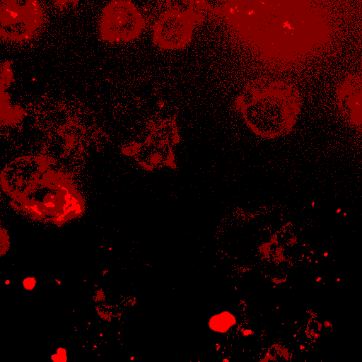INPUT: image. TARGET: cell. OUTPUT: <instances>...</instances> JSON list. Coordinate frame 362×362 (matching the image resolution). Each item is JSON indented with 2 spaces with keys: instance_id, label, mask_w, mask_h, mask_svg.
Returning <instances> with one entry per match:
<instances>
[{
  "instance_id": "3",
  "label": "cell",
  "mask_w": 362,
  "mask_h": 362,
  "mask_svg": "<svg viewBox=\"0 0 362 362\" xmlns=\"http://www.w3.org/2000/svg\"><path fill=\"white\" fill-rule=\"evenodd\" d=\"M145 21L135 5L129 0H115L103 9L100 36L108 42H128L142 33Z\"/></svg>"
},
{
  "instance_id": "6",
  "label": "cell",
  "mask_w": 362,
  "mask_h": 362,
  "mask_svg": "<svg viewBox=\"0 0 362 362\" xmlns=\"http://www.w3.org/2000/svg\"><path fill=\"white\" fill-rule=\"evenodd\" d=\"M235 324V317L229 312H222L214 315L209 320L211 329L219 333L226 332Z\"/></svg>"
},
{
  "instance_id": "2",
  "label": "cell",
  "mask_w": 362,
  "mask_h": 362,
  "mask_svg": "<svg viewBox=\"0 0 362 362\" xmlns=\"http://www.w3.org/2000/svg\"><path fill=\"white\" fill-rule=\"evenodd\" d=\"M42 18L38 0H1V38L13 42L29 40L40 28Z\"/></svg>"
},
{
  "instance_id": "5",
  "label": "cell",
  "mask_w": 362,
  "mask_h": 362,
  "mask_svg": "<svg viewBox=\"0 0 362 362\" xmlns=\"http://www.w3.org/2000/svg\"><path fill=\"white\" fill-rule=\"evenodd\" d=\"M339 104L351 123L362 124V74L349 78L339 93Z\"/></svg>"
},
{
  "instance_id": "8",
  "label": "cell",
  "mask_w": 362,
  "mask_h": 362,
  "mask_svg": "<svg viewBox=\"0 0 362 362\" xmlns=\"http://www.w3.org/2000/svg\"><path fill=\"white\" fill-rule=\"evenodd\" d=\"M56 6L62 8L67 4H76L81 0H54Z\"/></svg>"
},
{
  "instance_id": "7",
  "label": "cell",
  "mask_w": 362,
  "mask_h": 362,
  "mask_svg": "<svg viewBox=\"0 0 362 362\" xmlns=\"http://www.w3.org/2000/svg\"><path fill=\"white\" fill-rule=\"evenodd\" d=\"M204 11L224 14L231 0H198Z\"/></svg>"
},
{
  "instance_id": "1",
  "label": "cell",
  "mask_w": 362,
  "mask_h": 362,
  "mask_svg": "<svg viewBox=\"0 0 362 362\" xmlns=\"http://www.w3.org/2000/svg\"><path fill=\"white\" fill-rule=\"evenodd\" d=\"M235 105L246 126L256 136L267 139L288 134L300 112L298 90L279 81H257L247 85Z\"/></svg>"
},
{
  "instance_id": "4",
  "label": "cell",
  "mask_w": 362,
  "mask_h": 362,
  "mask_svg": "<svg viewBox=\"0 0 362 362\" xmlns=\"http://www.w3.org/2000/svg\"><path fill=\"white\" fill-rule=\"evenodd\" d=\"M203 20L194 14L168 8L153 27V42L163 49L183 48L191 41L195 25Z\"/></svg>"
}]
</instances>
